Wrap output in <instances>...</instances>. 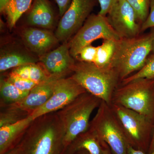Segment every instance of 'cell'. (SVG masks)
Wrapping results in <instances>:
<instances>
[{"label":"cell","mask_w":154,"mask_h":154,"mask_svg":"<svg viewBox=\"0 0 154 154\" xmlns=\"http://www.w3.org/2000/svg\"><path fill=\"white\" fill-rule=\"evenodd\" d=\"M64 136L56 112L41 116L33 120L18 144L20 154H65Z\"/></svg>","instance_id":"6da1fadb"},{"label":"cell","mask_w":154,"mask_h":154,"mask_svg":"<svg viewBox=\"0 0 154 154\" xmlns=\"http://www.w3.org/2000/svg\"><path fill=\"white\" fill-rule=\"evenodd\" d=\"M154 40L152 30L144 35L117 40L111 66L118 73L121 82L143 66L152 52Z\"/></svg>","instance_id":"7a4b0ae2"},{"label":"cell","mask_w":154,"mask_h":154,"mask_svg":"<svg viewBox=\"0 0 154 154\" xmlns=\"http://www.w3.org/2000/svg\"><path fill=\"white\" fill-rule=\"evenodd\" d=\"M71 78L87 92L109 105L115 90L121 83L118 73L111 66L101 67L94 63L79 61L75 63Z\"/></svg>","instance_id":"3957f363"},{"label":"cell","mask_w":154,"mask_h":154,"mask_svg":"<svg viewBox=\"0 0 154 154\" xmlns=\"http://www.w3.org/2000/svg\"><path fill=\"white\" fill-rule=\"evenodd\" d=\"M102 102L86 92L56 112L64 131V141L67 147L81 134L89 129L90 117L98 109Z\"/></svg>","instance_id":"277c9868"},{"label":"cell","mask_w":154,"mask_h":154,"mask_svg":"<svg viewBox=\"0 0 154 154\" xmlns=\"http://www.w3.org/2000/svg\"><path fill=\"white\" fill-rule=\"evenodd\" d=\"M112 104L136 111L154 122V79H139L118 86Z\"/></svg>","instance_id":"5b68a950"},{"label":"cell","mask_w":154,"mask_h":154,"mask_svg":"<svg viewBox=\"0 0 154 154\" xmlns=\"http://www.w3.org/2000/svg\"><path fill=\"white\" fill-rule=\"evenodd\" d=\"M89 129L101 142L109 146L113 154H128V144L124 131L110 105L102 101Z\"/></svg>","instance_id":"8992f818"},{"label":"cell","mask_w":154,"mask_h":154,"mask_svg":"<svg viewBox=\"0 0 154 154\" xmlns=\"http://www.w3.org/2000/svg\"><path fill=\"white\" fill-rule=\"evenodd\" d=\"M110 107L121 125L129 145L148 153L153 134L154 122L121 105L112 104Z\"/></svg>","instance_id":"52a82bcc"},{"label":"cell","mask_w":154,"mask_h":154,"mask_svg":"<svg viewBox=\"0 0 154 154\" xmlns=\"http://www.w3.org/2000/svg\"><path fill=\"white\" fill-rule=\"evenodd\" d=\"M102 38L118 40L120 38L111 27L107 17L92 14L69 42L71 55L75 58L82 48Z\"/></svg>","instance_id":"ba28073f"},{"label":"cell","mask_w":154,"mask_h":154,"mask_svg":"<svg viewBox=\"0 0 154 154\" xmlns=\"http://www.w3.org/2000/svg\"><path fill=\"white\" fill-rule=\"evenodd\" d=\"M86 92L71 77L59 79L56 81L52 96L48 101L29 116L34 120L41 116L57 112Z\"/></svg>","instance_id":"9c48e42d"},{"label":"cell","mask_w":154,"mask_h":154,"mask_svg":"<svg viewBox=\"0 0 154 154\" xmlns=\"http://www.w3.org/2000/svg\"><path fill=\"white\" fill-rule=\"evenodd\" d=\"M97 1L72 0L56 31L55 35L59 41L66 42L76 34L91 15Z\"/></svg>","instance_id":"30bf717a"},{"label":"cell","mask_w":154,"mask_h":154,"mask_svg":"<svg viewBox=\"0 0 154 154\" xmlns=\"http://www.w3.org/2000/svg\"><path fill=\"white\" fill-rule=\"evenodd\" d=\"M108 22L120 38L139 36L141 25L135 12L126 0H117L107 16Z\"/></svg>","instance_id":"8fae6325"},{"label":"cell","mask_w":154,"mask_h":154,"mask_svg":"<svg viewBox=\"0 0 154 154\" xmlns=\"http://www.w3.org/2000/svg\"><path fill=\"white\" fill-rule=\"evenodd\" d=\"M39 60L50 76L57 79L64 78L67 74L72 72L75 63L67 41L56 49L40 56Z\"/></svg>","instance_id":"7c38bea8"},{"label":"cell","mask_w":154,"mask_h":154,"mask_svg":"<svg viewBox=\"0 0 154 154\" xmlns=\"http://www.w3.org/2000/svg\"><path fill=\"white\" fill-rule=\"evenodd\" d=\"M57 80L52 78L40 83L33 88L21 101L1 107L19 109L28 112L30 115L34 110L43 106L51 97Z\"/></svg>","instance_id":"4fadbf2b"},{"label":"cell","mask_w":154,"mask_h":154,"mask_svg":"<svg viewBox=\"0 0 154 154\" xmlns=\"http://www.w3.org/2000/svg\"><path fill=\"white\" fill-rule=\"evenodd\" d=\"M33 119L30 116L16 123L0 127V154H4L17 146Z\"/></svg>","instance_id":"5bb4252c"},{"label":"cell","mask_w":154,"mask_h":154,"mask_svg":"<svg viewBox=\"0 0 154 154\" xmlns=\"http://www.w3.org/2000/svg\"><path fill=\"white\" fill-rule=\"evenodd\" d=\"M23 38L29 49L40 56L47 53L59 41L51 31L33 28L25 29Z\"/></svg>","instance_id":"9a60e30c"},{"label":"cell","mask_w":154,"mask_h":154,"mask_svg":"<svg viewBox=\"0 0 154 154\" xmlns=\"http://www.w3.org/2000/svg\"><path fill=\"white\" fill-rule=\"evenodd\" d=\"M28 17V24L44 28L52 27L54 14L48 0H34Z\"/></svg>","instance_id":"2e32d148"},{"label":"cell","mask_w":154,"mask_h":154,"mask_svg":"<svg viewBox=\"0 0 154 154\" xmlns=\"http://www.w3.org/2000/svg\"><path fill=\"white\" fill-rule=\"evenodd\" d=\"M81 149L85 150L91 154H103L101 141L89 129L77 137L67 147L65 154H73Z\"/></svg>","instance_id":"e0dca14e"},{"label":"cell","mask_w":154,"mask_h":154,"mask_svg":"<svg viewBox=\"0 0 154 154\" xmlns=\"http://www.w3.org/2000/svg\"><path fill=\"white\" fill-rule=\"evenodd\" d=\"M11 72L38 84L54 78L50 76L43 66L36 63L18 67L13 69Z\"/></svg>","instance_id":"ac0fdd59"},{"label":"cell","mask_w":154,"mask_h":154,"mask_svg":"<svg viewBox=\"0 0 154 154\" xmlns=\"http://www.w3.org/2000/svg\"><path fill=\"white\" fill-rule=\"evenodd\" d=\"M37 61V59L26 54L18 52L7 53L1 56L0 72H3L9 69L36 63Z\"/></svg>","instance_id":"d6986e66"},{"label":"cell","mask_w":154,"mask_h":154,"mask_svg":"<svg viewBox=\"0 0 154 154\" xmlns=\"http://www.w3.org/2000/svg\"><path fill=\"white\" fill-rule=\"evenodd\" d=\"M29 93L21 91L5 79H1V107L14 104L25 98Z\"/></svg>","instance_id":"ffe728a7"},{"label":"cell","mask_w":154,"mask_h":154,"mask_svg":"<svg viewBox=\"0 0 154 154\" xmlns=\"http://www.w3.org/2000/svg\"><path fill=\"white\" fill-rule=\"evenodd\" d=\"M33 0H10L2 13L7 17L9 26L13 28L19 18L31 8Z\"/></svg>","instance_id":"44dd1931"},{"label":"cell","mask_w":154,"mask_h":154,"mask_svg":"<svg viewBox=\"0 0 154 154\" xmlns=\"http://www.w3.org/2000/svg\"><path fill=\"white\" fill-rule=\"evenodd\" d=\"M117 40L105 39L97 47V53L94 64L101 67L111 66L115 54Z\"/></svg>","instance_id":"7402d4cb"},{"label":"cell","mask_w":154,"mask_h":154,"mask_svg":"<svg viewBox=\"0 0 154 154\" xmlns=\"http://www.w3.org/2000/svg\"><path fill=\"white\" fill-rule=\"evenodd\" d=\"M154 79V54L149 56L143 66L134 74L122 81L121 85L139 79Z\"/></svg>","instance_id":"603a6c76"},{"label":"cell","mask_w":154,"mask_h":154,"mask_svg":"<svg viewBox=\"0 0 154 154\" xmlns=\"http://www.w3.org/2000/svg\"><path fill=\"white\" fill-rule=\"evenodd\" d=\"M4 108L0 114V127L16 123L29 116L28 112L19 109Z\"/></svg>","instance_id":"cb8c5ba5"},{"label":"cell","mask_w":154,"mask_h":154,"mask_svg":"<svg viewBox=\"0 0 154 154\" xmlns=\"http://www.w3.org/2000/svg\"><path fill=\"white\" fill-rule=\"evenodd\" d=\"M132 7L140 25H142L148 16L150 0H126Z\"/></svg>","instance_id":"d4e9b609"},{"label":"cell","mask_w":154,"mask_h":154,"mask_svg":"<svg viewBox=\"0 0 154 154\" xmlns=\"http://www.w3.org/2000/svg\"><path fill=\"white\" fill-rule=\"evenodd\" d=\"M6 79L21 91L29 92L38 84L10 73Z\"/></svg>","instance_id":"484cf974"},{"label":"cell","mask_w":154,"mask_h":154,"mask_svg":"<svg viewBox=\"0 0 154 154\" xmlns=\"http://www.w3.org/2000/svg\"><path fill=\"white\" fill-rule=\"evenodd\" d=\"M96 53L97 47L90 45L82 48L75 59L79 61L94 63L96 60Z\"/></svg>","instance_id":"4316f807"},{"label":"cell","mask_w":154,"mask_h":154,"mask_svg":"<svg viewBox=\"0 0 154 154\" xmlns=\"http://www.w3.org/2000/svg\"><path fill=\"white\" fill-rule=\"evenodd\" d=\"M154 28V0L150 1L149 12L146 21L143 23L141 28V32H143L149 28Z\"/></svg>","instance_id":"83f0119b"},{"label":"cell","mask_w":154,"mask_h":154,"mask_svg":"<svg viewBox=\"0 0 154 154\" xmlns=\"http://www.w3.org/2000/svg\"><path fill=\"white\" fill-rule=\"evenodd\" d=\"M117 0H97L100 5V10L98 14L107 17L114 4Z\"/></svg>","instance_id":"f1b7e54d"},{"label":"cell","mask_w":154,"mask_h":154,"mask_svg":"<svg viewBox=\"0 0 154 154\" xmlns=\"http://www.w3.org/2000/svg\"><path fill=\"white\" fill-rule=\"evenodd\" d=\"M57 4L61 17L63 16L65 13L68 10L71 4L72 0H55Z\"/></svg>","instance_id":"f546056e"},{"label":"cell","mask_w":154,"mask_h":154,"mask_svg":"<svg viewBox=\"0 0 154 154\" xmlns=\"http://www.w3.org/2000/svg\"><path fill=\"white\" fill-rule=\"evenodd\" d=\"M128 154H154V151L149 153H145L133 148L130 146H128Z\"/></svg>","instance_id":"4dcf8cb0"},{"label":"cell","mask_w":154,"mask_h":154,"mask_svg":"<svg viewBox=\"0 0 154 154\" xmlns=\"http://www.w3.org/2000/svg\"><path fill=\"white\" fill-rule=\"evenodd\" d=\"M103 148V154H113L109 146L104 142H101Z\"/></svg>","instance_id":"1f68e13d"},{"label":"cell","mask_w":154,"mask_h":154,"mask_svg":"<svg viewBox=\"0 0 154 154\" xmlns=\"http://www.w3.org/2000/svg\"><path fill=\"white\" fill-rule=\"evenodd\" d=\"M10 0H0V11L2 13Z\"/></svg>","instance_id":"d6a6232c"},{"label":"cell","mask_w":154,"mask_h":154,"mask_svg":"<svg viewBox=\"0 0 154 154\" xmlns=\"http://www.w3.org/2000/svg\"><path fill=\"white\" fill-rule=\"evenodd\" d=\"M4 154H20L19 145H17L14 149L10 150Z\"/></svg>","instance_id":"836d02e7"},{"label":"cell","mask_w":154,"mask_h":154,"mask_svg":"<svg viewBox=\"0 0 154 154\" xmlns=\"http://www.w3.org/2000/svg\"><path fill=\"white\" fill-rule=\"evenodd\" d=\"M153 151H154V130L148 153L151 152Z\"/></svg>","instance_id":"e575fe53"},{"label":"cell","mask_w":154,"mask_h":154,"mask_svg":"<svg viewBox=\"0 0 154 154\" xmlns=\"http://www.w3.org/2000/svg\"><path fill=\"white\" fill-rule=\"evenodd\" d=\"M73 154H91L87 151L85 149H81L75 152Z\"/></svg>","instance_id":"d590c367"},{"label":"cell","mask_w":154,"mask_h":154,"mask_svg":"<svg viewBox=\"0 0 154 154\" xmlns=\"http://www.w3.org/2000/svg\"><path fill=\"white\" fill-rule=\"evenodd\" d=\"M152 31L153 32L154 34V28H152ZM153 53L154 54V43H153V51H152Z\"/></svg>","instance_id":"8d00e7d4"}]
</instances>
